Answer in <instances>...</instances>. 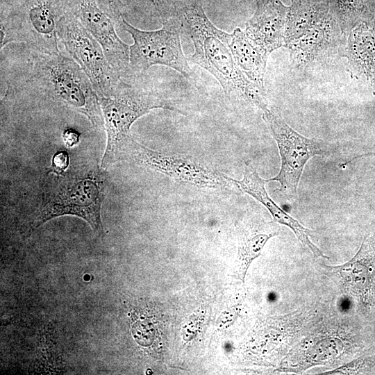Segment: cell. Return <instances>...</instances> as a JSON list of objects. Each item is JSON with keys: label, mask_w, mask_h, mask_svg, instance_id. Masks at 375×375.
<instances>
[{"label": "cell", "mask_w": 375, "mask_h": 375, "mask_svg": "<svg viewBox=\"0 0 375 375\" xmlns=\"http://www.w3.org/2000/svg\"><path fill=\"white\" fill-rule=\"evenodd\" d=\"M66 10L101 46L111 65L121 76L130 69V46L118 36L115 22L97 0H64Z\"/></svg>", "instance_id": "cell-10"}, {"label": "cell", "mask_w": 375, "mask_h": 375, "mask_svg": "<svg viewBox=\"0 0 375 375\" xmlns=\"http://www.w3.org/2000/svg\"><path fill=\"white\" fill-rule=\"evenodd\" d=\"M2 49L3 95H27L58 103L85 115L95 128L104 126L99 97L72 58L61 52H44L26 44Z\"/></svg>", "instance_id": "cell-1"}, {"label": "cell", "mask_w": 375, "mask_h": 375, "mask_svg": "<svg viewBox=\"0 0 375 375\" xmlns=\"http://www.w3.org/2000/svg\"><path fill=\"white\" fill-rule=\"evenodd\" d=\"M119 26L133 40L130 46V67L135 72H146L153 65L172 68L192 79L194 73L184 55L181 42L183 25L175 15L162 23L161 28L144 31L133 26L124 17Z\"/></svg>", "instance_id": "cell-6"}, {"label": "cell", "mask_w": 375, "mask_h": 375, "mask_svg": "<svg viewBox=\"0 0 375 375\" xmlns=\"http://www.w3.org/2000/svg\"><path fill=\"white\" fill-rule=\"evenodd\" d=\"M124 18L135 24L154 26L176 14L174 0H121Z\"/></svg>", "instance_id": "cell-18"}, {"label": "cell", "mask_w": 375, "mask_h": 375, "mask_svg": "<svg viewBox=\"0 0 375 375\" xmlns=\"http://www.w3.org/2000/svg\"><path fill=\"white\" fill-rule=\"evenodd\" d=\"M97 171L56 175L41 191L32 215L31 227L35 228L52 218L70 215L83 219L97 234L103 235L101 206L104 180Z\"/></svg>", "instance_id": "cell-4"}, {"label": "cell", "mask_w": 375, "mask_h": 375, "mask_svg": "<svg viewBox=\"0 0 375 375\" xmlns=\"http://www.w3.org/2000/svg\"><path fill=\"white\" fill-rule=\"evenodd\" d=\"M175 6V15L194 47L188 60L210 73L226 96H237L262 111L268 108L264 88L240 70L229 46L230 33L211 23L204 12L202 0H176Z\"/></svg>", "instance_id": "cell-2"}, {"label": "cell", "mask_w": 375, "mask_h": 375, "mask_svg": "<svg viewBox=\"0 0 375 375\" xmlns=\"http://www.w3.org/2000/svg\"><path fill=\"white\" fill-rule=\"evenodd\" d=\"M288 7L279 0H260L245 33L269 53L285 45V26Z\"/></svg>", "instance_id": "cell-13"}, {"label": "cell", "mask_w": 375, "mask_h": 375, "mask_svg": "<svg viewBox=\"0 0 375 375\" xmlns=\"http://www.w3.org/2000/svg\"><path fill=\"white\" fill-rule=\"evenodd\" d=\"M128 158L176 181L200 188L221 189L230 182L227 176L191 156L151 150L135 140Z\"/></svg>", "instance_id": "cell-9"}, {"label": "cell", "mask_w": 375, "mask_h": 375, "mask_svg": "<svg viewBox=\"0 0 375 375\" xmlns=\"http://www.w3.org/2000/svg\"><path fill=\"white\" fill-rule=\"evenodd\" d=\"M99 99L107 134L102 169L128 157L135 142L131 126L138 118L157 108L181 112L166 93L151 81L147 72H135L131 69L120 76L111 96Z\"/></svg>", "instance_id": "cell-3"}, {"label": "cell", "mask_w": 375, "mask_h": 375, "mask_svg": "<svg viewBox=\"0 0 375 375\" xmlns=\"http://www.w3.org/2000/svg\"><path fill=\"white\" fill-rule=\"evenodd\" d=\"M228 179L243 192L247 193L261 203L270 212L274 220L280 224L289 227L294 233L297 240L308 247L316 258H328L322 250L310 240V236L315 231L303 226L284 210L281 208L271 199L266 190L265 184L268 180L262 178L256 169L249 162H245L242 180Z\"/></svg>", "instance_id": "cell-12"}, {"label": "cell", "mask_w": 375, "mask_h": 375, "mask_svg": "<svg viewBox=\"0 0 375 375\" xmlns=\"http://www.w3.org/2000/svg\"><path fill=\"white\" fill-rule=\"evenodd\" d=\"M278 233V231L271 226L263 229L252 226L241 235L238 253V274L242 282L252 261L260 255L267 242Z\"/></svg>", "instance_id": "cell-19"}, {"label": "cell", "mask_w": 375, "mask_h": 375, "mask_svg": "<svg viewBox=\"0 0 375 375\" xmlns=\"http://www.w3.org/2000/svg\"><path fill=\"white\" fill-rule=\"evenodd\" d=\"M340 28L331 12L310 27L301 38L285 44L294 60L305 65L338 42Z\"/></svg>", "instance_id": "cell-14"}, {"label": "cell", "mask_w": 375, "mask_h": 375, "mask_svg": "<svg viewBox=\"0 0 375 375\" xmlns=\"http://www.w3.org/2000/svg\"><path fill=\"white\" fill-rule=\"evenodd\" d=\"M331 12L327 0H292L286 17L285 44L303 36Z\"/></svg>", "instance_id": "cell-16"}, {"label": "cell", "mask_w": 375, "mask_h": 375, "mask_svg": "<svg viewBox=\"0 0 375 375\" xmlns=\"http://www.w3.org/2000/svg\"><path fill=\"white\" fill-rule=\"evenodd\" d=\"M57 34L58 41L87 75L98 97L111 96L121 75L111 67L100 44L67 11L58 23Z\"/></svg>", "instance_id": "cell-8"}, {"label": "cell", "mask_w": 375, "mask_h": 375, "mask_svg": "<svg viewBox=\"0 0 375 375\" xmlns=\"http://www.w3.org/2000/svg\"><path fill=\"white\" fill-rule=\"evenodd\" d=\"M100 7L119 26L124 17V6L121 0H97Z\"/></svg>", "instance_id": "cell-22"}, {"label": "cell", "mask_w": 375, "mask_h": 375, "mask_svg": "<svg viewBox=\"0 0 375 375\" xmlns=\"http://www.w3.org/2000/svg\"><path fill=\"white\" fill-rule=\"evenodd\" d=\"M64 0H0L1 50L12 42L57 53L58 26Z\"/></svg>", "instance_id": "cell-5"}, {"label": "cell", "mask_w": 375, "mask_h": 375, "mask_svg": "<svg viewBox=\"0 0 375 375\" xmlns=\"http://www.w3.org/2000/svg\"><path fill=\"white\" fill-rule=\"evenodd\" d=\"M69 165V153L66 151H57L53 156L49 172L56 175L62 174Z\"/></svg>", "instance_id": "cell-23"}, {"label": "cell", "mask_w": 375, "mask_h": 375, "mask_svg": "<svg viewBox=\"0 0 375 375\" xmlns=\"http://www.w3.org/2000/svg\"><path fill=\"white\" fill-rule=\"evenodd\" d=\"M80 133L72 128L65 129L62 133L63 141L69 147L76 144L80 140Z\"/></svg>", "instance_id": "cell-24"}, {"label": "cell", "mask_w": 375, "mask_h": 375, "mask_svg": "<svg viewBox=\"0 0 375 375\" xmlns=\"http://www.w3.org/2000/svg\"><path fill=\"white\" fill-rule=\"evenodd\" d=\"M229 46L240 70L250 81L264 88L269 53L239 28L230 33Z\"/></svg>", "instance_id": "cell-15"}, {"label": "cell", "mask_w": 375, "mask_h": 375, "mask_svg": "<svg viewBox=\"0 0 375 375\" xmlns=\"http://www.w3.org/2000/svg\"><path fill=\"white\" fill-rule=\"evenodd\" d=\"M328 267L339 278L345 292L375 310V249L367 237L351 260Z\"/></svg>", "instance_id": "cell-11"}, {"label": "cell", "mask_w": 375, "mask_h": 375, "mask_svg": "<svg viewBox=\"0 0 375 375\" xmlns=\"http://www.w3.org/2000/svg\"><path fill=\"white\" fill-rule=\"evenodd\" d=\"M341 32L350 31L360 10V0H327Z\"/></svg>", "instance_id": "cell-20"}, {"label": "cell", "mask_w": 375, "mask_h": 375, "mask_svg": "<svg viewBox=\"0 0 375 375\" xmlns=\"http://www.w3.org/2000/svg\"><path fill=\"white\" fill-rule=\"evenodd\" d=\"M372 358L361 357L333 369L321 373L322 375L354 374L370 365Z\"/></svg>", "instance_id": "cell-21"}, {"label": "cell", "mask_w": 375, "mask_h": 375, "mask_svg": "<svg viewBox=\"0 0 375 375\" xmlns=\"http://www.w3.org/2000/svg\"><path fill=\"white\" fill-rule=\"evenodd\" d=\"M347 54L350 64L375 84V31L365 24L353 29L348 38Z\"/></svg>", "instance_id": "cell-17"}, {"label": "cell", "mask_w": 375, "mask_h": 375, "mask_svg": "<svg viewBox=\"0 0 375 375\" xmlns=\"http://www.w3.org/2000/svg\"><path fill=\"white\" fill-rule=\"evenodd\" d=\"M262 112V117L276 142L281 162L278 174L268 181L278 182V190L288 199L294 200L308 160L315 156L328 155L334 148L323 140L301 135L268 108Z\"/></svg>", "instance_id": "cell-7"}]
</instances>
